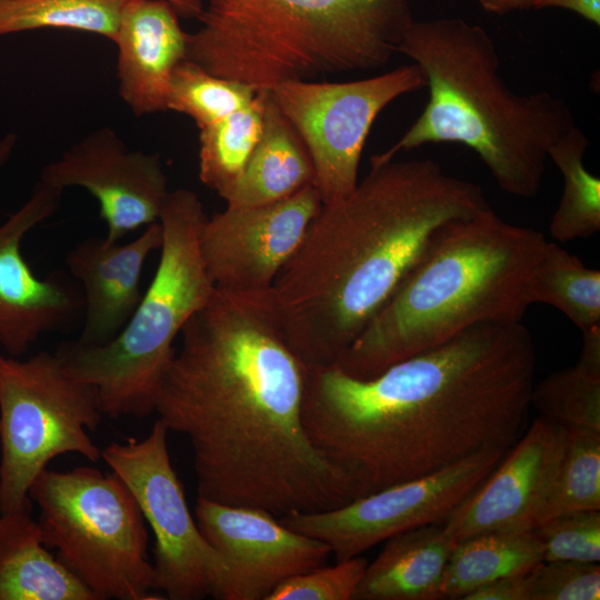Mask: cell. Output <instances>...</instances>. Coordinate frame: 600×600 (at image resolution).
I'll use <instances>...</instances> for the list:
<instances>
[{"label": "cell", "instance_id": "1", "mask_svg": "<svg viewBox=\"0 0 600 600\" xmlns=\"http://www.w3.org/2000/svg\"><path fill=\"white\" fill-rule=\"evenodd\" d=\"M268 291L216 288L180 333L154 412L189 440L200 498L277 517L344 506L354 486L307 432V366Z\"/></svg>", "mask_w": 600, "mask_h": 600}, {"label": "cell", "instance_id": "2", "mask_svg": "<svg viewBox=\"0 0 600 600\" xmlns=\"http://www.w3.org/2000/svg\"><path fill=\"white\" fill-rule=\"evenodd\" d=\"M534 372L522 321L481 323L370 379L336 363L307 366L303 423L360 498L511 448L526 428Z\"/></svg>", "mask_w": 600, "mask_h": 600}, {"label": "cell", "instance_id": "3", "mask_svg": "<svg viewBox=\"0 0 600 600\" xmlns=\"http://www.w3.org/2000/svg\"><path fill=\"white\" fill-rule=\"evenodd\" d=\"M490 208L482 188L432 159L371 164L322 203L268 297L306 366H330L387 304L443 228Z\"/></svg>", "mask_w": 600, "mask_h": 600}, {"label": "cell", "instance_id": "4", "mask_svg": "<svg viewBox=\"0 0 600 600\" xmlns=\"http://www.w3.org/2000/svg\"><path fill=\"white\" fill-rule=\"evenodd\" d=\"M398 53L422 71L428 100L401 138L370 164L424 144L460 143L481 159L502 191L537 194L551 146L574 126L567 103L548 91L510 90L490 34L460 18L413 20Z\"/></svg>", "mask_w": 600, "mask_h": 600}, {"label": "cell", "instance_id": "5", "mask_svg": "<svg viewBox=\"0 0 600 600\" xmlns=\"http://www.w3.org/2000/svg\"><path fill=\"white\" fill-rule=\"evenodd\" d=\"M547 239L491 207L447 224L419 264L336 364L357 379L488 322H521Z\"/></svg>", "mask_w": 600, "mask_h": 600}, {"label": "cell", "instance_id": "6", "mask_svg": "<svg viewBox=\"0 0 600 600\" xmlns=\"http://www.w3.org/2000/svg\"><path fill=\"white\" fill-rule=\"evenodd\" d=\"M187 59L258 91L374 70L413 22L408 0H201Z\"/></svg>", "mask_w": 600, "mask_h": 600}, {"label": "cell", "instance_id": "7", "mask_svg": "<svg viewBox=\"0 0 600 600\" xmlns=\"http://www.w3.org/2000/svg\"><path fill=\"white\" fill-rule=\"evenodd\" d=\"M207 218L193 191H170L159 218V263L126 326L103 344L76 340L57 347L68 372L97 388L103 416L143 418L154 412L174 340L216 290L200 250Z\"/></svg>", "mask_w": 600, "mask_h": 600}, {"label": "cell", "instance_id": "8", "mask_svg": "<svg viewBox=\"0 0 600 600\" xmlns=\"http://www.w3.org/2000/svg\"><path fill=\"white\" fill-rule=\"evenodd\" d=\"M29 498L43 544L98 598L157 600L148 530L127 484L92 467L43 470Z\"/></svg>", "mask_w": 600, "mask_h": 600}, {"label": "cell", "instance_id": "9", "mask_svg": "<svg viewBox=\"0 0 600 600\" xmlns=\"http://www.w3.org/2000/svg\"><path fill=\"white\" fill-rule=\"evenodd\" d=\"M102 416L97 388L70 374L56 352L0 353V513L31 507L30 486L54 458L97 462L101 450L88 431Z\"/></svg>", "mask_w": 600, "mask_h": 600}, {"label": "cell", "instance_id": "10", "mask_svg": "<svg viewBox=\"0 0 600 600\" xmlns=\"http://www.w3.org/2000/svg\"><path fill=\"white\" fill-rule=\"evenodd\" d=\"M168 432L158 419L146 438L111 442L101 458L127 484L153 532V590L170 600H222L228 570L189 509Z\"/></svg>", "mask_w": 600, "mask_h": 600}, {"label": "cell", "instance_id": "11", "mask_svg": "<svg viewBox=\"0 0 600 600\" xmlns=\"http://www.w3.org/2000/svg\"><path fill=\"white\" fill-rule=\"evenodd\" d=\"M424 86L422 71L412 63L346 82L286 81L269 91L308 150L322 203L356 188L366 140L381 111Z\"/></svg>", "mask_w": 600, "mask_h": 600}, {"label": "cell", "instance_id": "12", "mask_svg": "<svg viewBox=\"0 0 600 600\" xmlns=\"http://www.w3.org/2000/svg\"><path fill=\"white\" fill-rule=\"evenodd\" d=\"M509 449H484L441 470L392 484L344 506L293 512L279 520L324 542L336 561L357 557L397 533L442 522L487 479Z\"/></svg>", "mask_w": 600, "mask_h": 600}, {"label": "cell", "instance_id": "13", "mask_svg": "<svg viewBox=\"0 0 600 600\" xmlns=\"http://www.w3.org/2000/svg\"><path fill=\"white\" fill-rule=\"evenodd\" d=\"M321 206L319 191L309 184L274 203L227 207L207 218L200 250L214 287L233 293L270 290L298 251Z\"/></svg>", "mask_w": 600, "mask_h": 600}, {"label": "cell", "instance_id": "14", "mask_svg": "<svg viewBox=\"0 0 600 600\" xmlns=\"http://www.w3.org/2000/svg\"><path fill=\"white\" fill-rule=\"evenodd\" d=\"M194 518L227 567L222 600H267L281 582L323 566L331 553L324 542L261 508L198 497Z\"/></svg>", "mask_w": 600, "mask_h": 600}, {"label": "cell", "instance_id": "15", "mask_svg": "<svg viewBox=\"0 0 600 600\" xmlns=\"http://www.w3.org/2000/svg\"><path fill=\"white\" fill-rule=\"evenodd\" d=\"M40 180L62 191L80 187L91 193L112 242L158 222L170 193L160 157L129 150L108 127L91 131L46 164Z\"/></svg>", "mask_w": 600, "mask_h": 600}, {"label": "cell", "instance_id": "16", "mask_svg": "<svg viewBox=\"0 0 600 600\" xmlns=\"http://www.w3.org/2000/svg\"><path fill=\"white\" fill-rule=\"evenodd\" d=\"M563 426L539 416L487 479L441 523L459 542L489 531L533 530L554 486L567 447Z\"/></svg>", "mask_w": 600, "mask_h": 600}, {"label": "cell", "instance_id": "17", "mask_svg": "<svg viewBox=\"0 0 600 600\" xmlns=\"http://www.w3.org/2000/svg\"><path fill=\"white\" fill-rule=\"evenodd\" d=\"M62 192L39 180L0 224V344L12 357L41 334L66 327L84 306L82 291L67 276L38 278L21 251L26 234L58 210Z\"/></svg>", "mask_w": 600, "mask_h": 600}, {"label": "cell", "instance_id": "18", "mask_svg": "<svg viewBox=\"0 0 600 600\" xmlns=\"http://www.w3.org/2000/svg\"><path fill=\"white\" fill-rule=\"evenodd\" d=\"M161 242L158 221L127 243L93 236L68 250L66 263L82 286L86 311L79 342L103 344L121 331L143 294L140 284L144 262Z\"/></svg>", "mask_w": 600, "mask_h": 600}, {"label": "cell", "instance_id": "19", "mask_svg": "<svg viewBox=\"0 0 600 600\" xmlns=\"http://www.w3.org/2000/svg\"><path fill=\"white\" fill-rule=\"evenodd\" d=\"M164 0H126L113 42L118 93L137 117L167 111L170 80L187 59L188 33Z\"/></svg>", "mask_w": 600, "mask_h": 600}, {"label": "cell", "instance_id": "20", "mask_svg": "<svg viewBox=\"0 0 600 600\" xmlns=\"http://www.w3.org/2000/svg\"><path fill=\"white\" fill-rule=\"evenodd\" d=\"M457 542L442 523L397 533L368 564L352 600H437Z\"/></svg>", "mask_w": 600, "mask_h": 600}, {"label": "cell", "instance_id": "21", "mask_svg": "<svg viewBox=\"0 0 600 600\" xmlns=\"http://www.w3.org/2000/svg\"><path fill=\"white\" fill-rule=\"evenodd\" d=\"M0 600H98L48 551L31 507L0 513Z\"/></svg>", "mask_w": 600, "mask_h": 600}, {"label": "cell", "instance_id": "22", "mask_svg": "<svg viewBox=\"0 0 600 600\" xmlns=\"http://www.w3.org/2000/svg\"><path fill=\"white\" fill-rule=\"evenodd\" d=\"M314 186V169L299 134L268 96L261 137L223 200L227 207L274 203Z\"/></svg>", "mask_w": 600, "mask_h": 600}, {"label": "cell", "instance_id": "23", "mask_svg": "<svg viewBox=\"0 0 600 600\" xmlns=\"http://www.w3.org/2000/svg\"><path fill=\"white\" fill-rule=\"evenodd\" d=\"M543 561L534 530L489 531L456 543L446 564L441 596L462 599L500 578L528 572Z\"/></svg>", "mask_w": 600, "mask_h": 600}, {"label": "cell", "instance_id": "24", "mask_svg": "<svg viewBox=\"0 0 600 600\" xmlns=\"http://www.w3.org/2000/svg\"><path fill=\"white\" fill-rule=\"evenodd\" d=\"M582 333L577 363L534 382L530 406L564 428L600 431V326Z\"/></svg>", "mask_w": 600, "mask_h": 600}, {"label": "cell", "instance_id": "25", "mask_svg": "<svg viewBox=\"0 0 600 600\" xmlns=\"http://www.w3.org/2000/svg\"><path fill=\"white\" fill-rule=\"evenodd\" d=\"M528 298L530 304L556 307L582 332L600 326V271L556 242L546 241L529 280Z\"/></svg>", "mask_w": 600, "mask_h": 600}, {"label": "cell", "instance_id": "26", "mask_svg": "<svg viewBox=\"0 0 600 600\" xmlns=\"http://www.w3.org/2000/svg\"><path fill=\"white\" fill-rule=\"evenodd\" d=\"M589 139L576 124L550 148L549 160L563 177V191L549 231L558 242L589 238L600 230V179L584 164Z\"/></svg>", "mask_w": 600, "mask_h": 600}, {"label": "cell", "instance_id": "27", "mask_svg": "<svg viewBox=\"0 0 600 600\" xmlns=\"http://www.w3.org/2000/svg\"><path fill=\"white\" fill-rule=\"evenodd\" d=\"M268 96L258 91L246 107L199 129V179L222 199L261 137Z\"/></svg>", "mask_w": 600, "mask_h": 600}, {"label": "cell", "instance_id": "28", "mask_svg": "<svg viewBox=\"0 0 600 600\" xmlns=\"http://www.w3.org/2000/svg\"><path fill=\"white\" fill-rule=\"evenodd\" d=\"M126 0H0V36L54 28L113 42Z\"/></svg>", "mask_w": 600, "mask_h": 600}, {"label": "cell", "instance_id": "29", "mask_svg": "<svg viewBox=\"0 0 600 600\" xmlns=\"http://www.w3.org/2000/svg\"><path fill=\"white\" fill-rule=\"evenodd\" d=\"M257 92L250 86L214 76L186 59L172 73L167 110L190 117L202 129L246 107Z\"/></svg>", "mask_w": 600, "mask_h": 600}, {"label": "cell", "instance_id": "30", "mask_svg": "<svg viewBox=\"0 0 600 600\" xmlns=\"http://www.w3.org/2000/svg\"><path fill=\"white\" fill-rule=\"evenodd\" d=\"M567 431L564 456L538 526L563 513L600 510V431Z\"/></svg>", "mask_w": 600, "mask_h": 600}, {"label": "cell", "instance_id": "31", "mask_svg": "<svg viewBox=\"0 0 600 600\" xmlns=\"http://www.w3.org/2000/svg\"><path fill=\"white\" fill-rule=\"evenodd\" d=\"M543 551V561L600 562V510L563 513L533 529Z\"/></svg>", "mask_w": 600, "mask_h": 600}, {"label": "cell", "instance_id": "32", "mask_svg": "<svg viewBox=\"0 0 600 600\" xmlns=\"http://www.w3.org/2000/svg\"><path fill=\"white\" fill-rule=\"evenodd\" d=\"M367 564L360 554L317 567L284 580L267 600H352Z\"/></svg>", "mask_w": 600, "mask_h": 600}, {"label": "cell", "instance_id": "33", "mask_svg": "<svg viewBox=\"0 0 600 600\" xmlns=\"http://www.w3.org/2000/svg\"><path fill=\"white\" fill-rule=\"evenodd\" d=\"M530 600H599L600 566L568 560L541 561L529 572Z\"/></svg>", "mask_w": 600, "mask_h": 600}, {"label": "cell", "instance_id": "34", "mask_svg": "<svg viewBox=\"0 0 600 600\" xmlns=\"http://www.w3.org/2000/svg\"><path fill=\"white\" fill-rule=\"evenodd\" d=\"M529 572L491 581L470 593L463 600H530Z\"/></svg>", "mask_w": 600, "mask_h": 600}, {"label": "cell", "instance_id": "35", "mask_svg": "<svg viewBox=\"0 0 600 600\" xmlns=\"http://www.w3.org/2000/svg\"><path fill=\"white\" fill-rule=\"evenodd\" d=\"M542 8L569 10L596 26L600 24V0H540L537 9Z\"/></svg>", "mask_w": 600, "mask_h": 600}, {"label": "cell", "instance_id": "36", "mask_svg": "<svg viewBox=\"0 0 600 600\" xmlns=\"http://www.w3.org/2000/svg\"><path fill=\"white\" fill-rule=\"evenodd\" d=\"M488 12L503 14L514 10L537 9L540 0H477Z\"/></svg>", "mask_w": 600, "mask_h": 600}, {"label": "cell", "instance_id": "37", "mask_svg": "<svg viewBox=\"0 0 600 600\" xmlns=\"http://www.w3.org/2000/svg\"><path fill=\"white\" fill-rule=\"evenodd\" d=\"M172 6L179 17L198 18L202 10L201 0H164Z\"/></svg>", "mask_w": 600, "mask_h": 600}, {"label": "cell", "instance_id": "38", "mask_svg": "<svg viewBox=\"0 0 600 600\" xmlns=\"http://www.w3.org/2000/svg\"><path fill=\"white\" fill-rule=\"evenodd\" d=\"M17 141L18 137L14 133H8L0 140V170L10 160L14 151Z\"/></svg>", "mask_w": 600, "mask_h": 600}]
</instances>
